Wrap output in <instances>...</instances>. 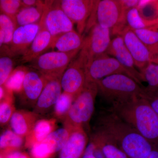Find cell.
I'll return each instance as SVG.
<instances>
[{
  "instance_id": "6da1fadb",
  "label": "cell",
  "mask_w": 158,
  "mask_h": 158,
  "mask_svg": "<svg viewBox=\"0 0 158 158\" xmlns=\"http://www.w3.org/2000/svg\"><path fill=\"white\" fill-rule=\"evenodd\" d=\"M95 131L111 139L129 158H145L155 144L141 136L112 110L99 117Z\"/></svg>"
},
{
  "instance_id": "7a4b0ae2",
  "label": "cell",
  "mask_w": 158,
  "mask_h": 158,
  "mask_svg": "<svg viewBox=\"0 0 158 158\" xmlns=\"http://www.w3.org/2000/svg\"><path fill=\"white\" fill-rule=\"evenodd\" d=\"M112 110L153 144H158V116L145 99L137 97L112 105Z\"/></svg>"
},
{
  "instance_id": "3957f363",
  "label": "cell",
  "mask_w": 158,
  "mask_h": 158,
  "mask_svg": "<svg viewBox=\"0 0 158 158\" xmlns=\"http://www.w3.org/2000/svg\"><path fill=\"white\" fill-rule=\"evenodd\" d=\"M96 84L98 94L112 105L141 97L144 87L123 74L106 77L97 81Z\"/></svg>"
},
{
  "instance_id": "277c9868",
  "label": "cell",
  "mask_w": 158,
  "mask_h": 158,
  "mask_svg": "<svg viewBox=\"0 0 158 158\" xmlns=\"http://www.w3.org/2000/svg\"><path fill=\"white\" fill-rule=\"evenodd\" d=\"M125 11L119 0H95L85 29L88 33L95 24L110 30L112 36H118L126 27Z\"/></svg>"
},
{
  "instance_id": "5b68a950",
  "label": "cell",
  "mask_w": 158,
  "mask_h": 158,
  "mask_svg": "<svg viewBox=\"0 0 158 158\" xmlns=\"http://www.w3.org/2000/svg\"><path fill=\"white\" fill-rule=\"evenodd\" d=\"M98 94L96 83L86 82L85 88L75 98L68 114L62 121L63 127L70 130L77 127L85 129L93 115Z\"/></svg>"
},
{
  "instance_id": "8992f818",
  "label": "cell",
  "mask_w": 158,
  "mask_h": 158,
  "mask_svg": "<svg viewBox=\"0 0 158 158\" xmlns=\"http://www.w3.org/2000/svg\"><path fill=\"white\" fill-rule=\"evenodd\" d=\"M80 51L67 53L58 51L44 53L33 61V66L47 79H61Z\"/></svg>"
},
{
  "instance_id": "52a82bcc",
  "label": "cell",
  "mask_w": 158,
  "mask_h": 158,
  "mask_svg": "<svg viewBox=\"0 0 158 158\" xmlns=\"http://www.w3.org/2000/svg\"><path fill=\"white\" fill-rule=\"evenodd\" d=\"M86 82L96 83L99 80L115 74H123L135 81L132 73L113 57L105 54L88 62L85 68Z\"/></svg>"
},
{
  "instance_id": "ba28073f",
  "label": "cell",
  "mask_w": 158,
  "mask_h": 158,
  "mask_svg": "<svg viewBox=\"0 0 158 158\" xmlns=\"http://www.w3.org/2000/svg\"><path fill=\"white\" fill-rule=\"evenodd\" d=\"M88 33L79 52L87 60V64L97 57L106 54L112 40L110 30L98 24L94 25Z\"/></svg>"
},
{
  "instance_id": "9c48e42d",
  "label": "cell",
  "mask_w": 158,
  "mask_h": 158,
  "mask_svg": "<svg viewBox=\"0 0 158 158\" xmlns=\"http://www.w3.org/2000/svg\"><path fill=\"white\" fill-rule=\"evenodd\" d=\"M53 38L73 30V23L62 11L59 1H44L40 20Z\"/></svg>"
},
{
  "instance_id": "30bf717a",
  "label": "cell",
  "mask_w": 158,
  "mask_h": 158,
  "mask_svg": "<svg viewBox=\"0 0 158 158\" xmlns=\"http://www.w3.org/2000/svg\"><path fill=\"white\" fill-rule=\"evenodd\" d=\"M87 62L80 53L72 61L60 80L63 92L75 98L86 85L85 68Z\"/></svg>"
},
{
  "instance_id": "8fae6325",
  "label": "cell",
  "mask_w": 158,
  "mask_h": 158,
  "mask_svg": "<svg viewBox=\"0 0 158 158\" xmlns=\"http://www.w3.org/2000/svg\"><path fill=\"white\" fill-rule=\"evenodd\" d=\"M59 2L62 11L73 24H76L78 33L82 35L92 12L94 0H62Z\"/></svg>"
},
{
  "instance_id": "7c38bea8",
  "label": "cell",
  "mask_w": 158,
  "mask_h": 158,
  "mask_svg": "<svg viewBox=\"0 0 158 158\" xmlns=\"http://www.w3.org/2000/svg\"><path fill=\"white\" fill-rule=\"evenodd\" d=\"M47 82V79L41 74L33 71H27L19 93L22 104L34 109Z\"/></svg>"
},
{
  "instance_id": "4fadbf2b",
  "label": "cell",
  "mask_w": 158,
  "mask_h": 158,
  "mask_svg": "<svg viewBox=\"0 0 158 158\" xmlns=\"http://www.w3.org/2000/svg\"><path fill=\"white\" fill-rule=\"evenodd\" d=\"M132 57L138 71L145 67L151 62L149 50L137 37L132 30L126 27L119 34Z\"/></svg>"
},
{
  "instance_id": "5bb4252c",
  "label": "cell",
  "mask_w": 158,
  "mask_h": 158,
  "mask_svg": "<svg viewBox=\"0 0 158 158\" xmlns=\"http://www.w3.org/2000/svg\"><path fill=\"white\" fill-rule=\"evenodd\" d=\"M40 30L39 23L18 27L15 29L6 52L12 57L22 55L31 45Z\"/></svg>"
},
{
  "instance_id": "9a60e30c",
  "label": "cell",
  "mask_w": 158,
  "mask_h": 158,
  "mask_svg": "<svg viewBox=\"0 0 158 158\" xmlns=\"http://www.w3.org/2000/svg\"><path fill=\"white\" fill-rule=\"evenodd\" d=\"M61 79H47V82L40 94L33 112L40 116L53 109L58 99L62 93Z\"/></svg>"
},
{
  "instance_id": "2e32d148",
  "label": "cell",
  "mask_w": 158,
  "mask_h": 158,
  "mask_svg": "<svg viewBox=\"0 0 158 158\" xmlns=\"http://www.w3.org/2000/svg\"><path fill=\"white\" fill-rule=\"evenodd\" d=\"M106 54L113 56L123 66L129 71L135 78L136 82L143 86L141 73L136 69L134 59L127 48L121 36H115L111 40Z\"/></svg>"
},
{
  "instance_id": "e0dca14e",
  "label": "cell",
  "mask_w": 158,
  "mask_h": 158,
  "mask_svg": "<svg viewBox=\"0 0 158 158\" xmlns=\"http://www.w3.org/2000/svg\"><path fill=\"white\" fill-rule=\"evenodd\" d=\"M88 143V135L83 127L73 129L59 152V158H82Z\"/></svg>"
},
{
  "instance_id": "ac0fdd59",
  "label": "cell",
  "mask_w": 158,
  "mask_h": 158,
  "mask_svg": "<svg viewBox=\"0 0 158 158\" xmlns=\"http://www.w3.org/2000/svg\"><path fill=\"white\" fill-rule=\"evenodd\" d=\"M40 30L37 36L28 49L22 55L23 63L34 61L49 48H51L53 37L46 29L44 23L40 21Z\"/></svg>"
},
{
  "instance_id": "d6986e66",
  "label": "cell",
  "mask_w": 158,
  "mask_h": 158,
  "mask_svg": "<svg viewBox=\"0 0 158 158\" xmlns=\"http://www.w3.org/2000/svg\"><path fill=\"white\" fill-rule=\"evenodd\" d=\"M40 116L33 111L15 110L9 122L10 129L19 135L25 138L33 128Z\"/></svg>"
},
{
  "instance_id": "ffe728a7",
  "label": "cell",
  "mask_w": 158,
  "mask_h": 158,
  "mask_svg": "<svg viewBox=\"0 0 158 158\" xmlns=\"http://www.w3.org/2000/svg\"><path fill=\"white\" fill-rule=\"evenodd\" d=\"M56 119L55 118L38 119L25 138L24 147L30 149L35 144L44 141L56 130Z\"/></svg>"
},
{
  "instance_id": "44dd1931",
  "label": "cell",
  "mask_w": 158,
  "mask_h": 158,
  "mask_svg": "<svg viewBox=\"0 0 158 158\" xmlns=\"http://www.w3.org/2000/svg\"><path fill=\"white\" fill-rule=\"evenodd\" d=\"M85 37L73 30L53 38L51 48L62 52L80 51L83 46Z\"/></svg>"
},
{
  "instance_id": "7402d4cb",
  "label": "cell",
  "mask_w": 158,
  "mask_h": 158,
  "mask_svg": "<svg viewBox=\"0 0 158 158\" xmlns=\"http://www.w3.org/2000/svg\"><path fill=\"white\" fill-rule=\"evenodd\" d=\"M90 139L99 148L105 158H129L116 143L99 132L95 131Z\"/></svg>"
},
{
  "instance_id": "603a6c76",
  "label": "cell",
  "mask_w": 158,
  "mask_h": 158,
  "mask_svg": "<svg viewBox=\"0 0 158 158\" xmlns=\"http://www.w3.org/2000/svg\"><path fill=\"white\" fill-rule=\"evenodd\" d=\"M137 8L141 19L150 28L158 30V0H141Z\"/></svg>"
},
{
  "instance_id": "cb8c5ba5",
  "label": "cell",
  "mask_w": 158,
  "mask_h": 158,
  "mask_svg": "<svg viewBox=\"0 0 158 158\" xmlns=\"http://www.w3.org/2000/svg\"><path fill=\"white\" fill-rule=\"evenodd\" d=\"M44 1L38 6L22 7L15 16V23L17 27L28 25L39 22L44 11Z\"/></svg>"
},
{
  "instance_id": "d4e9b609",
  "label": "cell",
  "mask_w": 158,
  "mask_h": 158,
  "mask_svg": "<svg viewBox=\"0 0 158 158\" xmlns=\"http://www.w3.org/2000/svg\"><path fill=\"white\" fill-rule=\"evenodd\" d=\"M25 145V138L14 133L10 129L0 135V154L13 151L21 150Z\"/></svg>"
},
{
  "instance_id": "484cf974",
  "label": "cell",
  "mask_w": 158,
  "mask_h": 158,
  "mask_svg": "<svg viewBox=\"0 0 158 158\" xmlns=\"http://www.w3.org/2000/svg\"><path fill=\"white\" fill-rule=\"evenodd\" d=\"M71 130L63 127L55 130L44 141L50 146L55 154L59 152L67 142Z\"/></svg>"
},
{
  "instance_id": "4316f807",
  "label": "cell",
  "mask_w": 158,
  "mask_h": 158,
  "mask_svg": "<svg viewBox=\"0 0 158 158\" xmlns=\"http://www.w3.org/2000/svg\"><path fill=\"white\" fill-rule=\"evenodd\" d=\"M27 72L26 69L22 67L13 69L3 86L6 92L12 94H19L22 89L23 83Z\"/></svg>"
},
{
  "instance_id": "83f0119b",
  "label": "cell",
  "mask_w": 158,
  "mask_h": 158,
  "mask_svg": "<svg viewBox=\"0 0 158 158\" xmlns=\"http://www.w3.org/2000/svg\"><path fill=\"white\" fill-rule=\"evenodd\" d=\"M74 99L71 95L62 92L54 106L55 118L63 121L68 114Z\"/></svg>"
},
{
  "instance_id": "f1b7e54d",
  "label": "cell",
  "mask_w": 158,
  "mask_h": 158,
  "mask_svg": "<svg viewBox=\"0 0 158 158\" xmlns=\"http://www.w3.org/2000/svg\"><path fill=\"white\" fill-rule=\"evenodd\" d=\"M15 111L13 94L6 92V96L0 101V125L9 123Z\"/></svg>"
},
{
  "instance_id": "f546056e",
  "label": "cell",
  "mask_w": 158,
  "mask_h": 158,
  "mask_svg": "<svg viewBox=\"0 0 158 158\" xmlns=\"http://www.w3.org/2000/svg\"><path fill=\"white\" fill-rule=\"evenodd\" d=\"M16 28L17 26L14 20L6 15L0 13V30L4 36L5 48H7L11 44Z\"/></svg>"
},
{
  "instance_id": "4dcf8cb0",
  "label": "cell",
  "mask_w": 158,
  "mask_h": 158,
  "mask_svg": "<svg viewBox=\"0 0 158 158\" xmlns=\"http://www.w3.org/2000/svg\"><path fill=\"white\" fill-rule=\"evenodd\" d=\"M124 24L125 27L132 31L141 29H151L141 19L137 8H132L125 11Z\"/></svg>"
},
{
  "instance_id": "1f68e13d",
  "label": "cell",
  "mask_w": 158,
  "mask_h": 158,
  "mask_svg": "<svg viewBox=\"0 0 158 158\" xmlns=\"http://www.w3.org/2000/svg\"><path fill=\"white\" fill-rule=\"evenodd\" d=\"M133 31L149 52L158 48V30L141 29Z\"/></svg>"
},
{
  "instance_id": "d6a6232c",
  "label": "cell",
  "mask_w": 158,
  "mask_h": 158,
  "mask_svg": "<svg viewBox=\"0 0 158 158\" xmlns=\"http://www.w3.org/2000/svg\"><path fill=\"white\" fill-rule=\"evenodd\" d=\"M15 62L13 57L5 51L0 55V87L5 85L14 69Z\"/></svg>"
},
{
  "instance_id": "836d02e7",
  "label": "cell",
  "mask_w": 158,
  "mask_h": 158,
  "mask_svg": "<svg viewBox=\"0 0 158 158\" xmlns=\"http://www.w3.org/2000/svg\"><path fill=\"white\" fill-rule=\"evenodd\" d=\"M139 71L142 81L147 82V87L158 89V65L150 63Z\"/></svg>"
},
{
  "instance_id": "e575fe53",
  "label": "cell",
  "mask_w": 158,
  "mask_h": 158,
  "mask_svg": "<svg viewBox=\"0 0 158 158\" xmlns=\"http://www.w3.org/2000/svg\"><path fill=\"white\" fill-rule=\"evenodd\" d=\"M22 7L20 0H0V13L6 15L14 21L16 14Z\"/></svg>"
},
{
  "instance_id": "d590c367",
  "label": "cell",
  "mask_w": 158,
  "mask_h": 158,
  "mask_svg": "<svg viewBox=\"0 0 158 158\" xmlns=\"http://www.w3.org/2000/svg\"><path fill=\"white\" fill-rule=\"evenodd\" d=\"M30 149L31 158H52L55 155L50 146L44 140L35 144Z\"/></svg>"
},
{
  "instance_id": "8d00e7d4",
  "label": "cell",
  "mask_w": 158,
  "mask_h": 158,
  "mask_svg": "<svg viewBox=\"0 0 158 158\" xmlns=\"http://www.w3.org/2000/svg\"><path fill=\"white\" fill-rule=\"evenodd\" d=\"M141 97L147 101L158 116V89L144 86Z\"/></svg>"
},
{
  "instance_id": "74e56055",
  "label": "cell",
  "mask_w": 158,
  "mask_h": 158,
  "mask_svg": "<svg viewBox=\"0 0 158 158\" xmlns=\"http://www.w3.org/2000/svg\"><path fill=\"white\" fill-rule=\"evenodd\" d=\"M82 158H105L99 148L90 139Z\"/></svg>"
},
{
  "instance_id": "f35d334b",
  "label": "cell",
  "mask_w": 158,
  "mask_h": 158,
  "mask_svg": "<svg viewBox=\"0 0 158 158\" xmlns=\"http://www.w3.org/2000/svg\"><path fill=\"white\" fill-rule=\"evenodd\" d=\"M1 155L3 158H31L30 155L21 150L13 151Z\"/></svg>"
},
{
  "instance_id": "ab89813d",
  "label": "cell",
  "mask_w": 158,
  "mask_h": 158,
  "mask_svg": "<svg viewBox=\"0 0 158 158\" xmlns=\"http://www.w3.org/2000/svg\"><path fill=\"white\" fill-rule=\"evenodd\" d=\"M125 11L134 8H137L140 0H119Z\"/></svg>"
},
{
  "instance_id": "60d3db41",
  "label": "cell",
  "mask_w": 158,
  "mask_h": 158,
  "mask_svg": "<svg viewBox=\"0 0 158 158\" xmlns=\"http://www.w3.org/2000/svg\"><path fill=\"white\" fill-rule=\"evenodd\" d=\"M21 2L23 7L26 8L38 6L42 3L43 1L38 0H23Z\"/></svg>"
},
{
  "instance_id": "b9f144b4",
  "label": "cell",
  "mask_w": 158,
  "mask_h": 158,
  "mask_svg": "<svg viewBox=\"0 0 158 158\" xmlns=\"http://www.w3.org/2000/svg\"><path fill=\"white\" fill-rule=\"evenodd\" d=\"M144 158H158V144H155L149 154Z\"/></svg>"
},
{
  "instance_id": "7bdbcfd3",
  "label": "cell",
  "mask_w": 158,
  "mask_h": 158,
  "mask_svg": "<svg viewBox=\"0 0 158 158\" xmlns=\"http://www.w3.org/2000/svg\"><path fill=\"white\" fill-rule=\"evenodd\" d=\"M151 62L158 65V48L150 51Z\"/></svg>"
},
{
  "instance_id": "ee69618b",
  "label": "cell",
  "mask_w": 158,
  "mask_h": 158,
  "mask_svg": "<svg viewBox=\"0 0 158 158\" xmlns=\"http://www.w3.org/2000/svg\"><path fill=\"white\" fill-rule=\"evenodd\" d=\"M5 49L4 46V36L2 31L0 30V51L4 50Z\"/></svg>"
},
{
  "instance_id": "f6af8a7d",
  "label": "cell",
  "mask_w": 158,
  "mask_h": 158,
  "mask_svg": "<svg viewBox=\"0 0 158 158\" xmlns=\"http://www.w3.org/2000/svg\"><path fill=\"white\" fill-rule=\"evenodd\" d=\"M6 94V89L4 86L0 87V101L5 97Z\"/></svg>"
},
{
  "instance_id": "bcb514c9",
  "label": "cell",
  "mask_w": 158,
  "mask_h": 158,
  "mask_svg": "<svg viewBox=\"0 0 158 158\" xmlns=\"http://www.w3.org/2000/svg\"><path fill=\"white\" fill-rule=\"evenodd\" d=\"M0 158H3L2 156L0 154Z\"/></svg>"
}]
</instances>
